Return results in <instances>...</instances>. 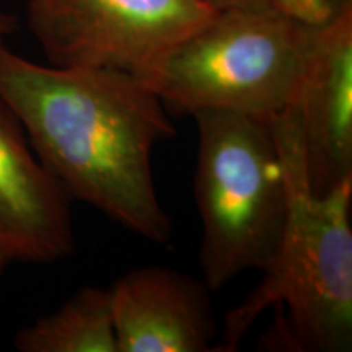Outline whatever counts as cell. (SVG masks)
Segmentation results:
<instances>
[{"mask_svg": "<svg viewBox=\"0 0 352 352\" xmlns=\"http://www.w3.org/2000/svg\"><path fill=\"white\" fill-rule=\"evenodd\" d=\"M0 98L72 199L152 243L171 239L152 155L176 129L151 87L120 70L34 63L6 43Z\"/></svg>", "mask_w": 352, "mask_h": 352, "instance_id": "obj_1", "label": "cell"}, {"mask_svg": "<svg viewBox=\"0 0 352 352\" xmlns=\"http://www.w3.org/2000/svg\"><path fill=\"white\" fill-rule=\"evenodd\" d=\"M287 184L280 243L263 279L226 315L219 351L233 352L267 310L264 349L346 352L352 346V182L311 191L289 113L271 118Z\"/></svg>", "mask_w": 352, "mask_h": 352, "instance_id": "obj_2", "label": "cell"}, {"mask_svg": "<svg viewBox=\"0 0 352 352\" xmlns=\"http://www.w3.org/2000/svg\"><path fill=\"white\" fill-rule=\"evenodd\" d=\"M192 118L201 279L217 292L271 263L287 220V184L271 120L230 111Z\"/></svg>", "mask_w": 352, "mask_h": 352, "instance_id": "obj_3", "label": "cell"}, {"mask_svg": "<svg viewBox=\"0 0 352 352\" xmlns=\"http://www.w3.org/2000/svg\"><path fill=\"white\" fill-rule=\"evenodd\" d=\"M318 25L276 7L217 8L147 85L176 116L230 111L271 120L292 101Z\"/></svg>", "mask_w": 352, "mask_h": 352, "instance_id": "obj_4", "label": "cell"}, {"mask_svg": "<svg viewBox=\"0 0 352 352\" xmlns=\"http://www.w3.org/2000/svg\"><path fill=\"white\" fill-rule=\"evenodd\" d=\"M215 10L204 0H25L47 64L120 70L145 85Z\"/></svg>", "mask_w": 352, "mask_h": 352, "instance_id": "obj_5", "label": "cell"}, {"mask_svg": "<svg viewBox=\"0 0 352 352\" xmlns=\"http://www.w3.org/2000/svg\"><path fill=\"white\" fill-rule=\"evenodd\" d=\"M311 191L352 182V0L315 28L292 101Z\"/></svg>", "mask_w": 352, "mask_h": 352, "instance_id": "obj_6", "label": "cell"}, {"mask_svg": "<svg viewBox=\"0 0 352 352\" xmlns=\"http://www.w3.org/2000/svg\"><path fill=\"white\" fill-rule=\"evenodd\" d=\"M74 252L72 197L0 98V256L8 263L50 264Z\"/></svg>", "mask_w": 352, "mask_h": 352, "instance_id": "obj_7", "label": "cell"}, {"mask_svg": "<svg viewBox=\"0 0 352 352\" xmlns=\"http://www.w3.org/2000/svg\"><path fill=\"white\" fill-rule=\"evenodd\" d=\"M109 290L118 352H208L217 338L212 290L166 266L127 271Z\"/></svg>", "mask_w": 352, "mask_h": 352, "instance_id": "obj_8", "label": "cell"}, {"mask_svg": "<svg viewBox=\"0 0 352 352\" xmlns=\"http://www.w3.org/2000/svg\"><path fill=\"white\" fill-rule=\"evenodd\" d=\"M20 352H118L109 290L82 287L52 314L21 328Z\"/></svg>", "mask_w": 352, "mask_h": 352, "instance_id": "obj_9", "label": "cell"}, {"mask_svg": "<svg viewBox=\"0 0 352 352\" xmlns=\"http://www.w3.org/2000/svg\"><path fill=\"white\" fill-rule=\"evenodd\" d=\"M204 2L214 8L276 7L310 23H321L349 0H204Z\"/></svg>", "mask_w": 352, "mask_h": 352, "instance_id": "obj_10", "label": "cell"}, {"mask_svg": "<svg viewBox=\"0 0 352 352\" xmlns=\"http://www.w3.org/2000/svg\"><path fill=\"white\" fill-rule=\"evenodd\" d=\"M16 21L15 15H12L10 12H7L6 8L0 6V44H6L7 39L16 32Z\"/></svg>", "mask_w": 352, "mask_h": 352, "instance_id": "obj_11", "label": "cell"}, {"mask_svg": "<svg viewBox=\"0 0 352 352\" xmlns=\"http://www.w3.org/2000/svg\"><path fill=\"white\" fill-rule=\"evenodd\" d=\"M8 264H10V263H8L6 258H3V256H0V274H2V272L6 271V267L8 266Z\"/></svg>", "mask_w": 352, "mask_h": 352, "instance_id": "obj_12", "label": "cell"}]
</instances>
